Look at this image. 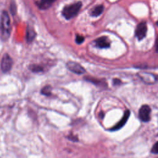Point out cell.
Here are the masks:
<instances>
[{
    "label": "cell",
    "mask_w": 158,
    "mask_h": 158,
    "mask_svg": "<svg viewBox=\"0 0 158 158\" xmlns=\"http://www.w3.org/2000/svg\"><path fill=\"white\" fill-rule=\"evenodd\" d=\"M1 28L2 38L4 40L8 39L10 33V20L8 13L4 11L1 15Z\"/></svg>",
    "instance_id": "1"
},
{
    "label": "cell",
    "mask_w": 158,
    "mask_h": 158,
    "mask_svg": "<svg viewBox=\"0 0 158 158\" xmlns=\"http://www.w3.org/2000/svg\"><path fill=\"white\" fill-rule=\"evenodd\" d=\"M81 7V3L78 2L65 6L62 10L63 16L67 19L70 20L77 15Z\"/></svg>",
    "instance_id": "2"
},
{
    "label": "cell",
    "mask_w": 158,
    "mask_h": 158,
    "mask_svg": "<svg viewBox=\"0 0 158 158\" xmlns=\"http://www.w3.org/2000/svg\"><path fill=\"white\" fill-rule=\"evenodd\" d=\"M138 76L144 83L147 84H154L158 82V75L151 73L139 72Z\"/></svg>",
    "instance_id": "3"
},
{
    "label": "cell",
    "mask_w": 158,
    "mask_h": 158,
    "mask_svg": "<svg viewBox=\"0 0 158 158\" xmlns=\"http://www.w3.org/2000/svg\"><path fill=\"white\" fill-rule=\"evenodd\" d=\"M13 61L8 54H5L2 57L1 62V69L4 73L9 72L12 66Z\"/></svg>",
    "instance_id": "4"
},
{
    "label": "cell",
    "mask_w": 158,
    "mask_h": 158,
    "mask_svg": "<svg viewBox=\"0 0 158 158\" xmlns=\"http://www.w3.org/2000/svg\"><path fill=\"white\" fill-rule=\"evenodd\" d=\"M66 67L67 69L73 73H75L78 75H81L85 73L86 70L80 64L77 62L69 61L66 64Z\"/></svg>",
    "instance_id": "5"
},
{
    "label": "cell",
    "mask_w": 158,
    "mask_h": 158,
    "mask_svg": "<svg viewBox=\"0 0 158 158\" xmlns=\"http://www.w3.org/2000/svg\"><path fill=\"white\" fill-rule=\"evenodd\" d=\"M151 109L148 105L141 106L139 110V118L143 122H147L150 120Z\"/></svg>",
    "instance_id": "6"
},
{
    "label": "cell",
    "mask_w": 158,
    "mask_h": 158,
    "mask_svg": "<svg viewBox=\"0 0 158 158\" xmlns=\"http://www.w3.org/2000/svg\"><path fill=\"white\" fill-rule=\"evenodd\" d=\"M146 33H147V26L146 23L141 22L139 23L135 31V34L137 38L139 40H143L146 36Z\"/></svg>",
    "instance_id": "7"
},
{
    "label": "cell",
    "mask_w": 158,
    "mask_h": 158,
    "mask_svg": "<svg viewBox=\"0 0 158 158\" xmlns=\"http://www.w3.org/2000/svg\"><path fill=\"white\" fill-rule=\"evenodd\" d=\"M130 114V110H125V112L124 113V115L122 117V118H121V120L114 127H112L110 130H112V131L118 130L120 129L122 127H123L125 125V124L127 123V120L129 118Z\"/></svg>",
    "instance_id": "8"
},
{
    "label": "cell",
    "mask_w": 158,
    "mask_h": 158,
    "mask_svg": "<svg viewBox=\"0 0 158 158\" xmlns=\"http://www.w3.org/2000/svg\"><path fill=\"white\" fill-rule=\"evenodd\" d=\"M96 46L99 48H107L110 46V42L106 36L100 37L95 40Z\"/></svg>",
    "instance_id": "9"
},
{
    "label": "cell",
    "mask_w": 158,
    "mask_h": 158,
    "mask_svg": "<svg viewBox=\"0 0 158 158\" xmlns=\"http://www.w3.org/2000/svg\"><path fill=\"white\" fill-rule=\"evenodd\" d=\"M35 36H36V33L34 31V30L32 28L28 27L27 30V35H26L27 41L28 43H30L33 40Z\"/></svg>",
    "instance_id": "10"
},
{
    "label": "cell",
    "mask_w": 158,
    "mask_h": 158,
    "mask_svg": "<svg viewBox=\"0 0 158 158\" xmlns=\"http://www.w3.org/2000/svg\"><path fill=\"white\" fill-rule=\"evenodd\" d=\"M56 0H40L38 6L40 9H46L49 8Z\"/></svg>",
    "instance_id": "11"
},
{
    "label": "cell",
    "mask_w": 158,
    "mask_h": 158,
    "mask_svg": "<svg viewBox=\"0 0 158 158\" xmlns=\"http://www.w3.org/2000/svg\"><path fill=\"white\" fill-rule=\"evenodd\" d=\"M103 10H104V6L102 5H98L92 10L91 15L93 17H98L102 13Z\"/></svg>",
    "instance_id": "12"
},
{
    "label": "cell",
    "mask_w": 158,
    "mask_h": 158,
    "mask_svg": "<svg viewBox=\"0 0 158 158\" xmlns=\"http://www.w3.org/2000/svg\"><path fill=\"white\" fill-rule=\"evenodd\" d=\"M29 69L31 71L35 73H38L40 72L43 71V68L40 65H35V64H32L29 66Z\"/></svg>",
    "instance_id": "13"
},
{
    "label": "cell",
    "mask_w": 158,
    "mask_h": 158,
    "mask_svg": "<svg viewBox=\"0 0 158 158\" xmlns=\"http://www.w3.org/2000/svg\"><path fill=\"white\" fill-rule=\"evenodd\" d=\"M42 94L46 95V96H49L51 94V88L50 86L47 85L46 86H44V88H43V89H41V91Z\"/></svg>",
    "instance_id": "14"
},
{
    "label": "cell",
    "mask_w": 158,
    "mask_h": 158,
    "mask_svg": "<svg viewBox=\"0 0 158 158\" xmlns=\"http://www.w3.org/2000/svg\"><path fill=\"white\" fill-rule=\"evenodd\" d=\"M84 40H85V38H84V37L83 36H81V35H77L76 36L75 41L78 44H81L84 41Z\"/></svg>",
    "instance_id": "15"
},
{
    "label": "cell",
    "mask_w": 158,
    "mask_h": 158,
    "mask_svg": "<svg viewBox=\"0 0 158 158\" xmlns=\"http://www.w3.org/2000/svg\"><path fill=\"white\" fill-rule=\"evenodd\" d=\"M151 152L154 154H158V141H157L151 149Z\"/></svg>",
    "instance_id": "16"
},
{
    "label": "cell",
    "mask_w": 158,
    "mask_h": 158,
    "mask_svg": "<svg viewBox=\"0 0 158 158\" xmlns=\"http://www.w3.org/2000/svg\"><path fill=\"white\" fill-rule=\"evenodd\" d=\"M68 139H70V140H72V141H78V139H77V136H73L72 135H71L70 136H68Z\"/></svg>",
    "instance_id": "17"
},
{
    "label": "cell",
    "mask_w": 158,
    "mask_h": 158,
    "mask_svg": "<svg viewBox=\"0 0 158 158\" xmlns=\"http://www.w3.org/2000/svg\"><path fill=\"white\" fill-rule=\"evenodd\" d=\"M113 83H114V85H119V83H120V80H118V79H114L113 80Z\"/></svg>",
    "instance_id": "18"
},
{
    "label": "cell",
    "mask_w": 158,
    "mask_h": 158,
    "mask_svg": "<svg viewBox=\"0 0 158 158\" xmlns=\"http://www.w3.org/2000/svg\"><path fill=\"white\" fill-rule=\"evenodd\" d=\"M156 47H157V49H158V36L157 38V40H156Z\"/></svg>",
    "instance_id": "19"
},
{
    "label": "cell",
    "mask_w": 158,
    "mask_h": 158,
    "mask_svg": "<svg viewBox=\"0 0 158 158\" xmlns=\"http://www.w3.org/2000/svg\"><path fill=\"white\" fill-rule=\"evenodd\" d=\"M157 25H158V22H157Z\"/></svg>",
    "instance_id": "20"
}]
</instances>
